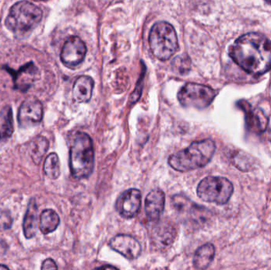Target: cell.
Wrapping results in <instances>:
<instances>
[{
    "mask_svg": "<svg viewBox=\"0 0 271 270\" xmlns=\"http://www.w3.org/2000/svg\"><path fill=\"white\" fill-rule=\"evenodd\" d=\"M229 56L238 66L254 76L271 70V41L262 34L241 36L229 48Z\"/></svg>",
    "mask_w": 271,
    "mask_h": 270,
    "instance_id": "cell-1",
    "label": "cell"
},
{
    "mask_svg": "<svg viewBox=\"0 0 271 270\" xmlns=\"http://www.w3.org/2000/svg\"><path fill=\"white\" fill-rule=\"evenodd\" d=\"M216 151V144L210 139L192 143L186 149L170 155L168 164L179 172H187L207 165Z\"/></svg>",
    "mask_w": 271,
    "mask_h": 270,
    "instance_id": "cell-2",
    "label": "cell"
},
{
    "mask_svg": "<svg viewBox=\"0 0 271 270\" xmlns=\"http://www.w3.org/2000/svg\"><path fill=\"white\" fill-rule=\"evenodd\" d=\"M70 169L71 175L77 179L88 178L92 174L94 166V151L92 141L85 132L75 135L70 149Z\"/></svg>",
    "mask_w": 271,
    "mask_h": 270,
    "instance_id": "cell-3",
    "label": "cell"
},
{
    "mask_svg": "<svg viewBox=\"0 0 271 270\" xmlns=\"http://www.w3.org/2000/svg\"><path fill=\"white\" fill-rule=\"evenodd\" d=\"M42 10L28 1H20L11 7L5 25L13 34L24 36L32 32L42 19Z\"/></svg>",
    "mask_w": 271,
    "mask_h": 270,
    "instance_id": "cell-4",
    "label": "cell"
},
{
    "mask_svg": "<svg viewBox=\"0 0 271 270\" xmlns=\"http://www.w3.org/2000/svg\"><path fill=\"white\" fill-rule=\"evenodd\" d=\"M149 41L152 52L160 61L170 59L179 48L174 27L166 21H159L153 25Z\"/></svg>",
    "mask_w": 271,
    "mask_h": 270,
    "instance_id": "cell-5",
    "label": "cell"
},
{
    "mask_svg": "<svg viewBox=\"0 0 271 270\" xmlns=\"http://www.w3.org/2000/svg\"><path fill=\"white\" fill-rule=\"evenodd\" d=\"M234 191L232 182L224 177L208 176L198 185L197 194L202 201L219 205L227 204Z\"/></svg>",
    "mask_w": 271,
    "mask_h": 270,
    "instance_id": "cell-6",
    "label": "cell"
},
{
    "mask_svg": "<svg viewBox=\"0 0 271 270\" xmlns=\"http://www.w3.org/2000/svg\"><path fill=\"white\" fill-rule=\"evenodd\" d=\"M216 92L208 86L189 83L178 93V99L186 108L205 109L209 106L216 97Z\"/></svg>",
    "mask_w": 271,
    "mask_h": 270,
    "instance_id": "cell-7",
    "label": "cell"
},
{
    "mask_svg": "<svg viewBox=\"0 0 271 270\" xmlns=\"http://www.w3.org/2000/svg\"><path fill=\"white\" fill-rule=\"evenodd\" d=\"M86 53L87 47L84 41L78 37L71 36L63 45L60 59L65 66L75 68L84 61Z\"/></svg>",
    "mask_w": 271,
    "mask_h": 270,
    "instance_id": "cell-8",
    "label": "cell"
},
{
    "mask_svg": "<svg viewBox=\"0 0 271 270\" xmlns=\"http://www.w3.org/2000/svg\"><path fill=\"white\" fill-rule=\"evenodd\" d=\"M43 118V105L39 100L28 98L18 110V121L22 128H30L41 122Z\"/></svg>",
    "mask_w": 271,
    "mask_h": 270,
    "instance_id": "cell-9",
    "label": "cell"
},
{
    "mask_svg": "<svg viewBox=\"0 0 271 270\" xmlns=\"http://www.w3.org/2000/svg\"><path fill=\"white\" fill-rule=\"evenodd\" d=\"M141 206V193L137 188H130L119 196L116 210L120 217L132 219L138 213Z\"/></svg>",
    "mask_w": 271,
    "mask_h": 270,
    "instance_id": "cell-10",
    "label": "cell"
},
{
    "mask_svg": "<svg viewBox=\"0 0 271 270\" xmlns=\"http://www.w3.org/2000/svg\"><path fill=\"white\" fill-rule=\"evenodd\" d=\"M237 105L244 112L248 129L255 133L260 134L266 131L268 119L264 113L259 109H253L248 101L241 100Z\"/></svg>",
    "mask_w": 271,
    "mask_h": 270,
    "instance_id": "cell-11",
    "label": "cell"
},
{
    "mask_svg": "<svg viewBox=\"0 0 271 270\" xmlns=\"http://www.w3.org/2000/svg\"><path fill=\"white\" fill-rule=\"evenodd\" d=\"M110 247L127 259H137L141 254L140 242L131 235H116L110 240Z\"/></svg>",
    "mask_w": 271,
    "mask_h": 270,
    "instance_id": "cell-12",
    "label": "cell"
},
{
    "mask_svg": "<svg viewBox=\"0 0 271 270\" xmlns=\"http://www.w3.org/2000/svg\"><path fill=\"white\" fill-rule=\"evenodd\" d=\"M165 207V194L161 190L156 188L146 197L144 209L150 221L160 220Z\"/></svg>",
    "mask_w": 271,
    "mask_h": 270,
    "instance_id": "cell-13",
    "label": "cell"
},
{
    "mask_svg": "<svg viewBox=\"0 0 271 270\" xmlns=\"http://www.w3.org/2000/svg\"><path fill=\"white\" fill-rule=\"evenodd\" d=\"M11 74L15 87L18 89L26 91L37 79L39 75V70L34 63L30 62L21 67L18 71H12Z\"/></svg>",
    "mask_w": 271,
    "mask_h": 270,
    "instance_id": "cell-14",
    "label": "cell"
},
{
    "mask_svg": "<svg viewBox=\"0 0 271 270\" xmlns=\"http://www.w3.org/2000/svg\"><path fill=\"white\" fill-rule=\"evenodd\" d=\"M176 228L167 222L160 223L153 229V244L158 248H164L171 245L176 238Z\"/></svg>",
    "mask_w": 271,
    "mask_h": 270,
    "instance_id": "cell-15",
    "label": "cell"
},
{
    "mask_svg": "<svg viewBox=\"0 0 271 270\" xmlns=\"http://www.w3.org/2000/svg\"><path fill=\"white\" fill-rule=\"evenodd\" d=\"M94 80L89 76L79 77L73 86V98L79 103H86L92 97Z\"/></svg>",
    "mask_w": 271,
    "mask_h": 270,
    "instance_id": "cell-16",
    "label": "cell"
},
{
    "mask_svg": "<svg viewBox=\"0 0 271 270\" xmlns=\"http://www.w3.org/2000/svg\"><path fill=\"white\" fill-rule=\"evenodd\" d=\"M37 217L38 207L35 199L32 198L29 202L27 213L24 217L23 232L27 238H32L35 236L37 231Z\"/></svg>",
    "mask_w": 271,
    "mask_h": 270,
    "instance_id": "cell-17",
    "label": "cell"
},
{
    "mask_svg": "<svg viewBox=\"0 0 271 270\" xmlns=\"http://www.w3.org/2000/svg\"><path fill=\"white\" fill-rule=\"evenodd\" d=\"M215 247L213 244H207L199 247L193 257V266L197 269H206L214 259Z\"/></svg>",
    "mask_w": 271,
    "mask_h": 270,
    "instance_id": "cell-18",
    "label": "cell"
},
{
    "mask_svg": "<svg viewBox=\"0 0 271 270\" xmlns=\"http://www.w3.org/2000/svg\"><path fill=\"white\" fill-rule=\"evenodd\" d=\"M14 133L12 109L9 105L0 111V143L7 141Z\"/></svg>",
    "mask_w": 271,
    "mask_h": 270,
    "instance_id": "cell-19",
    "label": "cell"
},
{
    "mask_svg": "<svg viewBox=\"0 0 271 270\" xmlns=\"http://www.w3.org/2000/svg\"><path fill=\"white\" fill-rule=\"evenodd\" d=\"M48 147H50V143L48 140L41 136H37L30 141V154L33 162L36 165L41 162L43 157L48 151Z\"/></svg>",
    "mask_w": 271,
    "mask_h": 270,
    "instance_id": "cell-20",
    "label": "cell"
},
{
    "mask_svg": "<svg viewBox=\"0 0 271 270\" xmlns=\"http://www.w3.org/2000/svg\"><path fill=\"white\" fill-rule=\"evenodd\" d=\"M60 222V217L54 210H44L40 215V230L44 235H48L57 230Z\"/></svg>",
    "mask_w": 271,
    "mask_h": 270,
    "instance_id": "cell-21",
    "label": "cell"
},
{
    "mask_svg": "<svg viewBox=\"0 0 271 270\" xmlns=\"http://www.w3.org/2000/svg\"><path fill=\"white\" fill-rule=\"evenodd\" d=\"M44 174L50 179H57L60 175V164L58 155L51 153L45 158L43 166Z\"/></svg>",
    "mask_w": 271,
    "mask_h": 270,
    "instance_id": "cell-22",
    "label": "cell"
},
{
    "mask_svg": "<svg viewBox=\"0 0 271 270\" xmlns=\"http://www.w3.org/2000/svg\"><path fill=\"white\" fill-rule=\"evenodd\" d=\"M12 224V218L7 211H0V228L9 229Z\"/></svg>",
    "mask_w": 271,
    "mask_h": 270,
    "instance_id": "cell-23",
    "label": "cell"
},
{
    "mask_svg": "<svg viewBox=\"0 0 271 270\" xmlns=\"http://www.w3.org/2000/svg\"><path fill=\"white\" fill-rule=\"evenodd\" d=\"M41 269H57V265L55 261L51 258L44 260L43 261L42 265H41Z\"/></svg>",
    "mask_w": 271,
    "mask_h": 270,
    "instance_id": "cell-24",
    "label": "cell"
},
{
    "mask_svg": "<svg viewBox=\"0 0 271 270\" xmlns=\"http://www.w3.org/2000/svg\"><path fill=\"white\" fill-rule=\"evenodd\" d=\"M98 268H103V269H106V268H114V269H116L117 268L114 266H111V265H106V266L100 267Z\"/></svg>",
    "mask_w": 271,
    "mask_h": 270,
    "instance_id": "cell-25",
    "label": "cell"
},
{
    "mask_svg": "<svg viewBox=\"0 0 271 270\" xmlns=\"http://www.w3.org/2000/svg\"><path fill=\"white\" fill-rule=\"evenodd\" d=\"M8 267L7 266V265H2V264H0V269H8Z\"/></svg>",
    "mask_w": 271,
    "mask_h": 270,
    "instance_id": "cell-26",
    "label": "cell"
},
{
    "mask_svg": "<svg viewBox=\"0 0 271 270\" xmlns=\"http://www.w3.org/2000/svg\"><path fill=\"white\" fill-rule=\"evenodd\" d=\"M265 1H266V3H267L268 4L271 5V0H265Z\"/></svg>",
    "mask_w": 271,
    "mask_h": 270,
    "instance_id": "cell-27",
    "label": "cell"
}]
</instances>
